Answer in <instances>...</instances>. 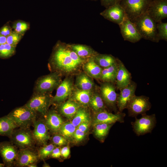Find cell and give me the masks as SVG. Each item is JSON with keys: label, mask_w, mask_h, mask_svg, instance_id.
<instances>
[{"label": "cell", "mask_w": 167, "mask_h": 167, "mask_svg": "<svg viewBox=\"0 0 167 167\" xmlns=\"http://www.w3.org/2000/svg\"><path fill=\"white\" fill-rule=\"evenodd\" d=\"M118 68L117 60V62L112 65L103 68L99 79L102 82H110L115 84Z\"/></svg>", "instance_id": "cell-26"}, {"label": "cell", "mask_w": 167, "mask_h": 167, "mask_svg": "<svg viewBox=\"0 0 167 167\" xmlns=\"http://www.w3.org/2000/svg\"><path fill=\"white\" fill-rule=\"evenodd\" d=\"M74 86L81 90L93 91L95 84L92 79L84 72L76 76Z\"/></svg>", "instance_id": "cell-21"}, {"label": "cell", "mask_w": 167, "mask_h": 167, "mask_svg": "<svg viewBox=\"0 0 167 167\" xmlns=\"http://www.w3.org/2000/svg\"><path fill=\"white\" fill-rule=\"evenodd\" d=\"M74 88L73 80L70 78H65L57 87L56 94L51 102L55 104L62 102L70 96Z\"/></svg>", "instance_id": "cell-14"}, {"label": "cell", "mask_w": 167, "mask_h": 167, "mask_svg": "<svg viewBox=\"0 0 167 167\" xmlns=\"http://www.w3.org/2000/svg\"><path fill=\"white\" fill-rule=\"evenodd\" d=\"M95 113L92 122L93 126L100 123H115L116 122H123L125 116V114L122 112H119L113 114L108 112L106 110Z\"/></svg>", "instance_id": "cell-15"}, {"label": "cell", "mask_w": 167, "mask_h": 167, "mask_svg": "<svg viewBox=\"0 0 167 167\" xmlns=\"http://www.w3.org/2000/svg\"><path fill=\"white\" fill-rule=\"evenodd\" d=\"M27 128H20L14 131L10 136L13 143L20 149L31 147L35 141L32 132Z\"/></svg>", "instance_id": "cell-11"}, {"label": "cell", "mask_w": 167, "mask_h": 167, "mask_svg": "<svg viewBox=\"0 0 167 167\" xmlns=\"http://www.w3.org/2000/svg\"><path fill=\"white\" fill-rule=\"evenodd\" d=\"M18 152L13 144L8 142L0 143V154L4 164L11 165L15 160Z\"/></svg>", "instance_id": "cell-20"}, {"label": "cell", "mask_w": 167, "mask_h": 167, "mask_svg": "<svg viewBox=\"0 0 167 167\" xmlns=\"http://www.w3.org/2000/svg\"><path fill=\"white\" fill-rule=\"evenodd\" d=\"M17 127L7 116L0 118V135L10 136Z\"/></svg>", "instance_id": "cell-28"}, {"label": "cell", "mask_w": 167, "mask_h": 167, "mask_svg": "<svg viewBox=\"0 0 167 167\" xmlns=\"http://www.w3.org/2000/svg\"><path fill=\"white\" fill-rule=\"evenodd\" d=\"M94 90H81L77 88L74 86V89L70 96H71L70 99L77 102L81 106L86 107L89 105L91 97Z\"/></svg>", "instance_id": "cell-22"}, {"label": "cell", "mask_w": 167, "mask_h": 167, "mask_svg": "<svg viewBox=\"0 0 167 167\" xmlns=\"http://www.w3.org/2000/svg\"><path fill=\"white\" fill-rule=\"evenodd\" d=\"M89 114L83 107L81 106L73 117L71 123L76 127L79 124L85 122H90Z\"/></svg>", "instance_id": "cell-32"}, {"label": "cell", "mask_w": 167, "mask_h": 167, "mask_svg": "<svg viewBox=\"0 0 167 167\" xmlns=\"http://www.w3.org/2000/svg\"><path fill=\"white\" fill-rule=\"evenodd\" d=\"M53 158H58L61 156V149L59 147L54 148L50 155Z\"/></svg>", "instance_id": "cell-45"}, {"label": "cell", "mask_w": 167, "mask_h": 167, "mask_svg": "<svg viewBox=\"0 0 167 167\" xmlns=\"http://www.w3.org/2000/svg\"><path fill=\"white\" fill-rule=\"evenodd\" d=\"M156 23L167 17V0H152L147 10Z\"/></svg>", "instance_id": "cell-13"}, {"label": "cell", "mask_w": 167, "mask_h": 167, "mask_svg": "<svg viewBox=\"0 0 167 167\" xmlns=\"http://www.w3.org/2000/svg\"><path fill=\"white\" fill-rule=\"evenodd\" d=\"M122 0H101L102 4L106 8L113 5L120 3Z\"/></svg>", "instance_id": "cell-43"}, {"label": "cell", "mask_w": 167, "mask_h": 167, "mask_svg": "<svg viewBox=\"0 0 167 167\" xmlns=\"http://www.w3.org/2000/svg\"><path fill=\"white\" fill-rule=\"evenodd\" d=\"M65 48V50L67 54L71 58V59L75 62L82 65L85 62L84 58H82L79 57L77 54L71 48L69 49Z\"/></svg>", "instance_id": "cell-39"}, {"label": "cell", "mask_w": 167, "mask_h": 167, "mask_svg": "<svg viewBox=\"0 0 167 167\" xmlns=\"http://www.w3.org/2000/svg\"><path fill=\"white\" fill-rule=\"evenodd\" d=\"M76 128L71 122L63 123L58 132L60 135L66 138H69L73 137Z\"/></svg>", "instance_id": "cell-33"}, {"label": "cell", "mask_w": 167, "mask_h": 167, "mask_svg": "<svg viewBox=\"0 0 167 167\" xmlns=\"http://www.w3.org/2000/svg\"><path fill=\"white\" fill-rule=\"evenodd\" d=\"M118 25L121 34L125 41L135 43L142 38L134 23L126 16Z\"/></svg>", "instance_id": "cell-10"}, {"label": "cell", "mask_w": 167, "mask_h": 167, "mask_svg": "<svg viewBox=\"0 0 167 167\" xmlns=\"http://www.w3.org/2000/svg\"><path fill=\"white\" fill-rule=\"evenodd\" d=\"M90 122H85L79 124L76 128L81 131L85 133L90 126Z\"/></svg>", "instance_id": "cell-44"}, {"label": "cell", "mask_w": 167, "mask_h": 167, "mask_svg": "<svg viewBox=\"0 0 167 167\" xmlns=\"http://www.w3.org/2000/svg\"><path fill=\"white\" fill-rule=\"evenodd\" d=\"M71 48L80 57L84 58L94 57L97 52L89 47L81 45H74L71 46Z\"/></svg>", "instance_id": "cell-30"}, {"label": "cell", "mask_w": 167, "mask_h": 167, "mask_svg": "<svg viewBox=\"0 0 167 167\" xmlns=\"http://www.w3.org/2000/svg\"><path fill=\"white\" fill-rule=\"evenodd\" d=\"M85 136V133L81 131L76 128L72 137L76 142H79L83 140Z\"/></svg>", "instance_id": "cell-41"}, {"label": "cell", "mask_w": 167, "mask_h": 167, "mask_svg": "<svg viewBox=\"0 0 167 167\" xmlns=\"http://www.w3.org/2000/svg\"><path fill=\"white\" fill-rule=\"evenodd\" d=\"M152 0H122L120 4L132 21L147 11Z\"/></svg>", "instance_id": "cell-4"}, {"label": "cell", "mask_w": 167, "mask_h": 167, "mask_svg": "<svg viewBox=\"0 0 167 167\" xmlns=\"http://www.w3.org/2000/svg\"><path fill=\"white\" fill-rule=\"evenodd\" d=\"M59 72H54L44 76L37 81L35 87L36 93H48L57 88L61 82Z\"/></svg>", "instance_id": "cell-5"}, {"label": "cell", "mask_w": 167, "mask_h": 167, "mask_svg": "<svg viewBox=\"0 0 167 167\" xmlns=\"http://www.w3.org/2000/svg\"><path fill=\"white\" fill-rule=\"evenodd\" d=\"M33 124L34 129L32 134L34 141L38 144H45L49 138V135L45 121L36 119Z\"/></svg>", "instance_id": "cell-17"}, {"label": "cell", "mask_w": 167, "mask_h": 167, "mask_svg": "<svg viewBox=\"0 0 167 167\" xmlns=\"http://www.w3.org/2000/svg\"><path fill=\"white\" fill-rule=\"evenodd\" d=\"M23 36L14 30L13 31L11 34L6 37V43L16 47Z\"/></svg>", "instance_id": "cell-37"}, {"label": "cell", "mask_w": 167, "mask_h": 167, "mask_svg": "<svg viewBox=\"0 0 167 167\" xmlns=\"http://www.w3.org/2000/svg\"><path fill=\"white\" fill-rule=\"evenodd\" d=\"M156 29L159 40L167 41V23L162 21L156 23Z\"/></svg>", "instance_id": "cell-35"}, {"label": "cell", "mask_w": 167, "mask_h": 167, "mask_svg": "<svg viewBox=\"0 0 167 167\" xmlns=\"http://www.w3.org/2000/svg\"><path fill=\"white\" fill-rule=\"evenodd\" d=\"M93 60L97 65L104 68L117 62L118 58L110 54H97L93 57Z\"/></svg>", "instance_id": "cell-29"}, {"label": "cell", "mask_w": 167, "mask_h": 167, "mask_svg": "<svg viewBox=\"0 0 167 167\" xmlns=\"http://www.w3.org/2000/svg\"><path fill=\"white\" fill-rule=\"evenodd\" d=\"M115 84L103 82L99 88L101 96L106 105L117 113L118 111L117 101L118 94L116 92Z\"/></svg>", "instance_id": "cell-8"}, {"label": "cell", "mask_w": 167, "mask_h": 167, "mask_svg": "<svg viewBox=\"0 0 167 167\" xmlns=\"http://www.w3.org/2000/svg\"><path fill=\"white\" fill-rule=\"evenodd\" d=\"M6 37L0 34V45L6 43Z\"/></svg>", "instance_id": "cell-47"}, {"label": "cell", "mask_w": 167, "mask_h": 167, "mask_svg": "<svg viewBox=\"0 0 167 167\" xmlns=\"http://www.w3.org/2000/svg\"><path fill=\"white\" fill-rule=\"evenodd\" d=\"M36 113L24 105L15 109L7 116L17 127L28 128L36 119Z\"/></svg>", "instance_id": "cell-3"}, {"label": "cell", "mask_w": 167, "mask_h": 167, "mask_svg": "<svg viewBox=\"0 0 167 167\" xmlns=\"http://www.w3.org/2000/svg\"><path fill=\"white\" fill-rule=\"evenodd\" d=\"M81 106L77 102L70 99L60 104L58 108L62 115L67 118H71L74 116Z\"/></svg>", "instance_id": "cell-25"}, {"label": "cell", "mask_w": 167, "mask_h": 167, "mask_svg": "<svg viewBox=\"0 0 167 167\" xmlns=\"http://www.w3.org/2000/svg\"><path fill=\"white\" fill-rule=\"evenodd\" d=\"M52 61L57 70L66 74L76 71L81 66L71 59L66 52L65 47L60 45L55 50Z\"/></svg>", "instance_id": "cell-2"}, {"label": "cell", "mask_w": 167, "mask_h": 167, "mask_svg": "<svg viewBox=\"0 0 167 167\" xmlns=\"http://www.w3.org/2000/svg\"><path fill=\"white\" fill-rule=\"evenodd\" d=\"M61 156L65 158H67L70 154L69 148L67 146L63 147L61 149Z\"/></svg>", "instance_id": "cell-46"}, {"label": "cell", "mask_w": 167, "mask_h": 167, "mask_svg": "<svg viewBox=\"0 0 167 167\" xmlns=\"http://www.w3.org/2000/svg\"><path fill=\"white\" fill-rule=\"evenodd\" d=\"M54 148L53 144H50L41 148L39 150L37 154L39 158L43 159L50 156Z\"/></svg>", "instance_id": "cell-36"}, {"label": "cell", "mask_w": 167, "mask_h": 167, "mask_svg": "<svg viewBox=\"0 0 167 167\" xmlns=\"http://www.w3.org/2000/svg\"><path fill=\"white\" fill-rule=\"evenodd\" d=\"M15 47L6 43L0 45V58H6L12 56L15 52Z\"/></svg>", "instance_id": "cell-34"}, {"label": "cell", "mask_w": 167, "mask_h": 167, "mask_svg": "<svg viewBox=\"0 0 167 167\" xmlns=\"http://www.w3.org/2000/svg\"><path fill=\"white\" fill-rule=\"evenodd\" d=\"M52 99L48 93H35L25 105L36 113L45 115Z\"/></svg>", "instance_id": "cell-9"}, {"label": "cell", "mask_w": 167, "mask_h": 167, "mask_svg": "<svg viewBox=\"0 0 167 167\" xmlns=\"http://www.w3.org/2000/svg\"><path fill=\"white\" fill-rule=\"evenodd\" d=\"M88 106L95 113L106 110L105 105L101 96L99 90H95L93 91Z\"/></svg>", "instance_id": "cell-27"}, {"label": "cell", "mask_w": 167, "mask_h": 167, "mask_svg": "<svg viewBox=\"0 0 167 167\" xmlns=\"http://www.w3.org/2000/svg\"><path fill=\"white\" fill-rule=\"evenodd\" d=\"M137 84L131 80V83L126 87L119 90L120 93L118 94L117 106L119 112H122L125 109L131 100L135 95Z\"/></svg>", "instance_id": "cell-12"}, {"label": "cell", "mask_w": 167, "mask_h": 167, "mask_svg": "<svg viewBox=\"0 0 167 167\" xmlns=\"http://www.w3.org/2000/svg\"><path fill=\"white\" fill-rule=\"evenodd\" d=\"M66 138L60 135H56L52 138V141L54 144L61 146L64 145L67 143Z\"/></svg>", "instance_id": "cell-40"}, {"label": "cell", "mask_w": 167, "mask_h": 167, "mask_svg": "<svg viewBox=\"0 0 167 167\" xmlns=\"http://www.w3.org/2000/svg\"><path fill=\"white\" fill-rule=\"evenodd\" d=\"M45 122L48 129L54 132H58L63 123L60 115L54 110L48 113Z\"/></svg>", "instance_id": "cell-23"}, {"label": "cell", "mask_w": 167, "mask_h": 167, "mask_svg": "<svg viewBox=\"0 0 167 167\" xmlns=\"http://www.w3.org/2000/svg\"><path fill=\"white\" fill-rule=\"evenodd\" d=\"M142 116L139 119L135 117V121L131 122L134 132L138 136L151 133L156 123L155 114L150 115L145 114Z\"/></svg>", "instance_id": "cell-7"}, {"label": "cell", "mask_w": 167, "mask_h": 167, "mask_svg": "<svg viewBox=\"0 0 167 167\" xmlns=\"http://www.w3.org/2000/svg\"><path fill=\"white\" fill-rule=\"evenodd\" d=\"M151 107V104L148 97L135 95L131 100L126 109L129 116L136 117L138 115L146 114Z\"/></svg>", "instance_id": "cell-6"}, {"label": "cell", "mask_w": 167, "mask_h": 167, "mask_svg": "<svg viewBox=\"0 0 167 167\" xmlns=\"http://www.w3.org/2000/svg\"><path fill=\"white\" fill-rule=\"evenodd\" d=\"M133 22L135 24L142 38L152 42L159 41L156 29V23L147 11Z\"/></svg>", "instance_id": "cell-1"}, {"label": "cell", "mask_w": 167, "mask_h": 167, "mask_svg": "<svg viewBox=\"0 0 167 167\" xmlns=\"http://www.w3.org/2000/svg\"><path fill=\"white\" fill-rule=\"evenodd\" d=\"M118 68L115 85L116 88L120 89L128 85L131 81V75L123 63L118 58Z\"/></svg>", "instance_id": "cell-18"}, {"label": "cell", "mask_w": 167, "mask_h": 167, "mask_svg": "<svg viewBox=\"0 0 167 167\" xmlns=\"http://www.w3.org/2000/svg\"><path fill=\"white\" fill-rule=\"evenodd\" d=\"M83 68L84 72L92 79H99L103 68L97 65L93 60V57L84 63Z\"/></svg>", "instance_id": "cell-24"}, {"label": "cell", "mask_w": 167, "mask_h": 167, "mask_svg": "<svg viewBox=\"0 0 167 167\" xmlns=\"http://www.w3.org/2000/svg\"><path fill=\"white\" fill-rule=\"evenodd\" d=\"M28 167H37L36 165L35 164V163H33L29 165L28 166Z\"/></svg>", "instance_id": "cell-48"}, {"label": "cell", "mask_w": 167, "mask_h": 167, "mask_svg": "<svg viewBox=\"0 0 167 167\" xmlns=\"http://www.w3.org/2000/svg\"><path fill=\"white\" fill-rule=\"evenodd\" d=\"M12 31L8 23H6L0 28V34L7 37Z\"/></svg>", "instance_id": "cell-42"}, {"label": "cell", "mask_w": 167, "mask_h": 167, "mask_svg": "<svg viewBox=\"0 0 167 167\" xmlns=\"http://www.w3.org/2000/svg\"><path fill=\"white\" fill-rule=\"evenodd\" d=\"M101 15L105 19L118 25L123 21L126 16L124 9L120 3L106 8Z\"/></svg>", "instance_id": "cell-16"}, {"label": "cell", "mask_w": 167, "mask_h": 167, "mask_svg": "<svg viewBox=\"0 0 167 167\" xmlns=\"http://www.w3.org/2000/svg\"><path fill=\"white\" fill-rule=\"evenodd\" d=\"M38 154L29 148L21 149L18 152L15 160L19 166H26L35 163L39 159Z\"/></svg>", "instance_id": "cell-19"}, {"label": "cell", "mask_w": 167, "mask_h": 167, "mask_svg": "<svg viewBox=\"0 0 167 167\" xmlns=\"http://www.w3.org/2000/svg\"><path fill=\"white\" fill-rule=\"evenodd\" d=\"M114 124L100 123L95 125L93 126L94 135L100 141H104L111 127Z\"/></svg>", "instance_id": "cell-31"}, {"label": "cell", "mask_w": 167, "mask_h": 167, "mask_svg": "<svg viewBox=\"0 0 167 167\" xmlns=\"http://www.w3.org/2000/svg\"><path fill=\"white\" fill-rule=\"evenodd\" d=\"M29 25L23 21H17L13 24L12 28L16 32L24 35L25 32L28 29Z\"/></svg>", "instance_id": "cell-38"}]
</instances>
